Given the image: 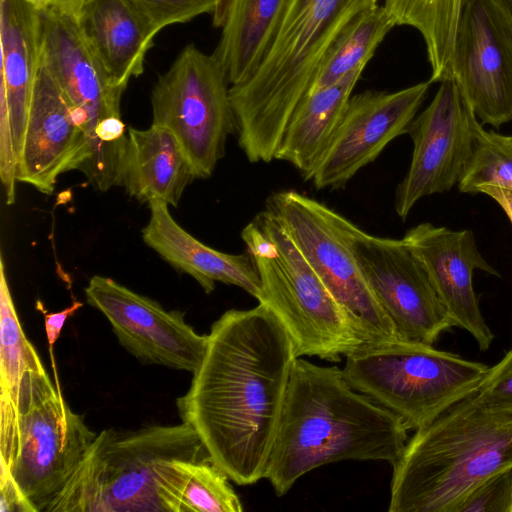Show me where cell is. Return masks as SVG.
<instances>
[{"mask_svg":"<svg viewBox=\"0 0 512 512\" xmlns=\"http://www.w3.org/2000/svg\"><path fill=\"white\" fill-rule=\"evenodd\" d=\"M230 83L213 54L184 47L151 92L152 124L168 128L181 144L196 178H209L236 133Z\"/></svg>","mask_w":512,"mask_h":512,"instance_id":"cell-10","label":"cell"},{"mask_svg":"<svg viewBox=\"0 0 512 512\" xmlns=\"http://www.w3.org/2000/svg\"><path fill=\"white\" fill-rule=\"evenodd\" d=\"M392 467L389 512H457L482 482L512 467V415L474 392L415 430Z\"/></svg>","mask_w":512,"mask_h":512,"instance_id":"cell-4","label":"cell"},{"mask_svg":"<svg viewBox=\"0 0 512 512\" xmlns=\"http://www.w3.org/2000/svg\"><path fill=\"white\" fill-rule=\"evenodd\" d=\"M457 186L471 194L487 186L512 189V136L482 129Z\"/></svg>","mask_w":512,"mask_h":512,"instance_id":"cell-29","label":"cell"},{"mask_svg":"<svg viewBox=\"0 0 512 512\" xmlns=\"http://www.w3.org/2000/svg\"><path fill=\"white\" fill-rule=\"evenodd\" d=\"M261 282L258 302L289 333L297 357L339 362L364 346L349 317L267 209L242 230Z\"/></svg>","mask_w":512,"mask_h":512,"instance_id":"cell-6","label":"cell"},{"mask_svg":"<svg viewBox=\"0 0 512 512\" xmlns=\"http://www.w3.org/2000/svg\"><path fill=\"white\" fill-rule=\"evenodd\" d=\"M450 73L481 124L512 120V26L492 0H463Z\"/></svg>","mask_w":512,"mask_h":512,"instance_id":"cell-14","label":"cell"},{"mask_svg":"<svg viewBox=\"0 0 512 512\" xmlns=\"http://www.w3.org/2000/svg\"><path fill=\"white\" fill-rule=\"evenodd\" d=\"M196 178L175 135L166 127H129L122 186L141 203L162 201L176 207L186 187Z\"/></svg>","mask_w":512,"mask_h":512,"instance_id":"cell-22","label":"cell"},{"mask_svg":"<svg viewBox=\"0 0 512 512\" xmlns=\"http://www.w3.org/2000/svg\"><path fill=\"white\" fill-rule=\"evenodd\" d=\"M41 366L42 360L20 324L0 254V391L14 388L25 371Z\"/></svg>","mask_w":512,"mask_h":512,"instance_id":"cell-28","label":"cell"},{"mask_svg":"<svg viewBox=\"0 0 512 512\" xmlns=\"http://www.w3.org/2000/svg\"><path fill=\"white\" fill-rule=\"evenodd\" d=\"M482 129L456 79L444 78L432 102L407 130L414 148L396 190L395 211L400 218L405 219L421 198L458 184Z\"/></svg>","mask_w":512,"mask_h":512,"instance_id":"cell-11","label":"cell"},{"mask_svg":"<svg viewBox=\"0 0 512 512\" xmlns=\"http://www.w3.org/2000/svg\"><path fill=\"white\" fill-rule=\"evenodd\" d=\"M511 351H512V349H511Z\"/></svg>","mask_w":512,"mask_h":512,"instance_id":"cell-41","label":"cell"},{"mask_svg":"<svg viewBox=\"0 0 512 512\" xmlns=\"http://www.w3.org/2000/svg\"><path fill=\"white\" fill-rule=\"evenodd\" d=\"M0 45V108L19 161L41 57V15L25 0H0Z\"/></svg>","mask_w":512,"mask_h":512,"instance_id":"cell-20","label":"cell"},{"mask_svg":"<svg viewBox=\"0 0 512 512\" xmlns=\"http://www.w3.org/2000/svg\"><path fill=\"white\" fill-rule=\"evenodd\" d=\"M374 2H377L378 0H373Z\"/></svg>","mask_w":512,"mask_h":512,"instance_id":"cell-39","label":"cell"},{"mask_svg":"<svg viewBox=\"0 0 512 512\" xmlns=\"http://www.w3.org/2000/svg\"><path fill=\"white\" fill-rule=\"evenodd\" d=\"M394 27L383 5L374 3L359 11L334 40L310 93L332 86L355 71L364 70Z\"/></svg>","mask_w":512,"mask_h":512,"instance_id":"cell-27","label":"cell"},{"mask_svg":"<svg viewBox=\"0 0 512 512\" xmlns=\"http://www.w3.org/2000/svg\"><path fill=\"white\" fill-rule=\"evenodd\" d=\"M266 209L277 218L342 307L364 346L399 340L357 263L353 250L355 224L295 190L272 194Z\"/></svg>","mask_w":512,"mask_h":512,"instance_id":"cell-9","label":"cell"},{"mask_svg":"<svg viewBox=\"0 0 512 512\" xmlns=\"http://www.w3.org/2000/svg\"><path fill=\"white\" fill-rule=\"evenodd\" d=\"M97 434L70 409L44 366L0 391V465L35 512H45L65 487Z\"/></svg>","mask_w":512,"mask_h":512,"instance_id":"cell-5","label":"cell"},{"mask_svg":"<svg viewBox=\"0 0 512 512\" xmlns=\"http://www.w3.org/2000/svg\"><path fill=\"white\" fill-rule=\"evenodd\" d=\"M353 250L399 340L433 345L455 326L422 262L402 239L371 235L356 226Z\"/></svg>","mask_w":512,"mask_h":512,"instance_id":"cell-12","label":"cell"},{"mask_svg":"<svg viewBox=\"0 0 512 512\" xmlns=\"http://www.w3.org/2000/svg\"><path fill=\"white\" fill-rule=\"evenodd\" d=\"M480 401L490 410L512 415V351L490 371L476 391Z\"/></svg>","mask_w":512,"mask_h":512,"instance_id":"cell-32","label":"cell"},{"mask_svg":"<svg viewBox=\"0 0 512 512\" xmlns=\"http://www.w3.org/2000/svg\"><path fill=\"white\" fill-rule=\"evenodd\" d=\"M408 429L389 409L353 389L337 366L296 358L264 479L285 495L306 473L342 460L393 465Z\"/></svg>","mask_w":512,"mask_h":512,"instance_id":"cell-2","label":"cell"},{"mask_svg":"<svg viewBox=\"0 0 512 512\" xmlns=\"http://www.w3.org/2000/svg\"><path fill=\"white\" fill-rule=\"evenodd\" d=\"M240 0H216L212 14V24L216 28H223L235 12Z\"/></svg>","mask_w":512,"mask_h":512,"instance_id":"cell-36","label":"cell"},{"mask_svg":"<svg viewBox=\"0 0 512 512\" xmlns=\"http://www.w3.org/2000/svg\"><path fill=\"white\" fill-rule=\"evenodd\" d=\"M79 27L108 78L124 90L143 73L158 33L130 0H88Z\"/></svg>","mask_w":512,"mask_h":512,"instance_id":"cell-21","label":"cell"},{"mask_svg":"<svg viewBox=\"0 0 512 512\" xmlns=\"http://www.w3.org/2000/svg\"><path fill=\"white\" fill-rule=\"evenodd\" d=\"M512 467L502 470L476 487L457 512H511Z\"/></svg>","mask_w":512,"mask_h":512,"instance_id":"cell-31","label":"cell"},{"mask_svg":"<svg viewBox=\"0 0 512 512\" xmlns=\"http://www.w3.org/2000/svg\"><path fill=\"white\" fill-rule=\"evenodd\" d=\"M0 512H35L10 472L0 465Z\"/></svg>","mask_w":512,"mask_h":512,"instance_id":"cell-33","label":"cell"},{"mask_svg":"<svg viewBox=\"0 0 512 512\" xmlns=\"http://www.w3.org/2000/svg\"><path fill=\"white\" fill-rule=\"evenodd\" d=\"M87 303L109 321L120 345L139 362L194 373L208 335L198 334L178 310L134 292L112 278L95 275L84 289Z\"/></svg>","mask_w":512,"mask_h":512,"instance_id":"cell-13","label":"cell"},{"mask_svg":"<svg viewBox=\"0 0 512 512\" xmlns=\"http://www.w3.org/2000/svg\"><path fill=\"white\" fill-rule=\"evenodd\" d=\"M171 459L210 460L197 433L184 422L103 430L45 512H165L157 468Z\"/></svg>","mask_w":512,"mask_h":512,"instance_id":"cell-7","label":"cell"},{"mask_svg":"<svg viewBox=\"0 0 512 512\" xmlns=\"http://www.w3.org/2000/svg\"><path fill=\"white\" fill-rule=\"evenodd\" d=\"M345 358L349 385L395 413L408 430L426 426L476 392L490 371L484 363L403 340L363 346Z\"/></svg>","mask_w":512,"mask_h":512,"instance_id":"cell-8","label":"cell"},{"mask_svg":"<svg viewBox=\"0 0 512 512\" xmlns=\"http://www.w3.org/2000/svg\"><path fill=\"white\" fill-rule=\"evenodd\" d=\"M362 72L355 71L303 99L284 131L275 160L291 164L309 181L340 125Z\"/></svg>","mask_w":512,"mask_h":512,"instance_id":"cell-23","label":"cell"},{"mask_svg":"<svg viewBox=\"0 0 512 512\" xmlns=\"http://www.w3.org/2000/svg\"><path fill=\"white\" fill-rule=\"evenodd\" d=\"M203 359L176 401L210 460L238 485L264 479L297 355L263 303L230 309L211 326Z\"/></svg>","mask_w":512,"mask_h":512,"instance_id":"cell-1","label":"cell"},{"mask_svg":"<svg viewBox=\"0 0 512 512\" xmlns=\"http://www.w3.org/2000/svg\"><path fill=\"white\" fill-rule=\"evenodd\" d=\"M288 0H240L212 53L231 86L249 80L265 57Z\"/></svg>","mask_w":512,"mask_h":512,"instance_id":"cell-24","label":"cell"},{"mask_svg":"<svg viewBox=\"0 0 512 512\" xmlns=\"http://www.w3.org/2000/svg\"><path fill=\"white\" fill-rule=\"evenodd\" d=\"M430 80L395 91L351 96L340 125L309 181L317 189H342L408 127L426 98Z\"/></svg>","mask_w":512,"mask_h":512,"instance_id":"cell-15","label":"cell"},{"mask_svg":"<svg viewBox=\"0 0 512 512\" xmlns=\"http://www.w3.org/2000/svg\"><path fill=\"white\" fill-rule=\"evenodd\" d=\"M402 240L422 262L455 326L469 332L480 350L489 349L494 334L482 315L473 273H499L481 255L473 232L421 223L407 230Z\"/></svg>","mask_w":512,"mask_h":512,"instance_id":"cell-17","label":"cell"},{"mask_svg":"<svg viewBox=\"0 0 512 512\" xmlns=\"http://www.w3.org/2000/svg\"><path fill=\"white\" fill-rule=\"evenodd\" d=\"M90 156L86 134L72 106L40 57L17 181L50 195L60 175L82 172Z\"/></svg>","mask_w":512,"mask_h":512,"instance_id":"cell-16","label":"cell"},{"mask_svg":"<svg viewBox=\"0 0 512 512\" xmlns=\"http://www.w3.org/2000/svg\"><path fill=\"white\" fill-rule=\"evenodd\" d=\"M148 207L150 217L142 239L174 269L193 277L207 294L221 282L260 298V277L248 253L221 252L197 240L176 222L169 205L162 201H151Z\"/></svg>","mask_w":512,"mask_h":512,"instance_id":"cell-19","label":"cell"},{"mask_svg":"<svg viewBox=\"0 0 512 512\" xmlns=\"http://www.w3.org/2000/svg\"><path fill=\"white\" fill-rule=\"evenodd\" d=\"M492 2L512 26V0H492Z\"/></svg>","mask_w":512,"mask_h":512,"instance_id":"cell-38","label":"cell"},{"mask_svg":"<svg viewBox=\"0 0 512 512\" xmlns=\"http://www.w3.org/2000/svg\"><path fill=\"white\" fill-rule=\"evenodd\" d=\"M373 0H288L254 75L230 87L238 145L251 163L275 160L284 131L310 93L334 40Z\"/></svg>","mask_w":512,"mask_h":512,"instance_id":"cell-3","label":"cell"},{"mask_svg":"<svg viewBox=\"0 0 512 512\" xmlns=\"http://www.w3.org/2000/svg\"><path fill=\"white\" fill-rule=\"evenodd\" d=\"M37 306L39 309L43 310L41 302L38 301ZM83 306V303L80 301H73V303L66 307L65 309L59 311V312H53L48 313L45 310L44 312V325H45V332L46 337L49 344V351L51 356V363H52V369L55 375L56 379V386L58 389H60L57 373H56V365L55 360L53 356V346L58 340L60 333L63 329V326L66 322V320L72 316L78 309H80Z\"/></svg>","mask_w":512,"mask_h":512,"instance_id":"cell-34","label":"cell"},{"mask_svg":"<svg viewBox=\"0 0 512 512\" xmlns=\"http://www.w3.org/2000/svg\"><path fill=\"white\" fill-rule=\"evenodd\" d=\"M151 26L160 32L164 27L186 23L213 14L216 0H130Z\"/></svg>","mask_w":512,"mask_h":512,"instance_id":"cell-30","label":"cell"},{"mask_svg":"<svg viewBox=\"0 0 512 512\" xmlns=\"http://www.w3.org/2000/svg\"><path fill=\"white\" fill-rule=\"evenodd\" d=\"M479 193H484L493 198L502 207L512 223V189L487 186L481 188Z\"/></svg>","mask_w":512,"mask_h":512,"instance_id":"cell-37","label":"cell"},{"mask_svg":"<svg viewBox=\"0 0 512 512\" xmlns=\"http://www.w3.org/2000/svg\"><path fill=\"white\" fill-rule=\"evenodd\" d=\"M463 0H384L383 7L395 26H410L422 36L430 82L451 76L450 62Z\"/></svg>","mask_w":512,"mask_h":512,"instance_id":"cell-26","label":"cell"},{"mask_svg":"<svg viewBox=\"0 0 512 512\" xmlns=\"http://www.w3.org/2000/svg\"><path fill=\"white\" fill-rule=\"evenodd\" d=\"M229 477L210 460L171 459L157 468L165 512H242Z\"/></svg>","mask_w":512,"mask_h":512,"instance_id":"cell-25","label":"cell"},{"mask_svg":"<svg viewBox=\"0 0 512 512\" xmlns=\"http://www.w3.org/2000/svg\"><path fill=\"white\" fill-rule=\"evenodd\" d=\"M40 15L41 60L72 106L92 156L96 128L107 119L121 117L125 90L108 78L78 22L52 13Z\"/></svg>","mask_w":512,"mask_h":512,"instance_id":"cell-18","label":"cell"},{"mask_svg":"<svg viewBox=\"0 0 512 512\" xmlns=\"http://www.w3.org/2000/svg\"><path fill=\"white\" fill-rule=\"evenodd\" d=\"M511 512H512V508H511Z\"/></svg>","mask_w":512,"mask_h":512,"instance_id":"cell-40","label":"cell"},{"mask_svg":"<svg viewBox=\"0 0 512 512\" xmlns=\"http://www.w3.org/2000/svg\"><path fill=\"white\" fill-rule=\"evenodd\" d=\"M41 14L52 13L79 23L80 15L88 0H25Z\"/></svg>","mask_w":512,"mask_h":512,"instance_id":"cell-35","label":"cell"}]
</instances>
